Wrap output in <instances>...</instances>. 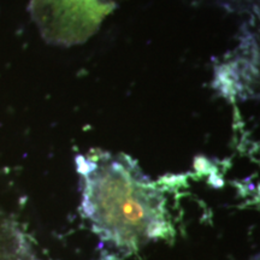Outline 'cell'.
Here are the masks:
<instances>
[{
	"label": "cell",
	"mask_w": 260,
	"mask_h": 260,
	"mask_svg": "<svg viewBox=\"0 0 260 260\" xmlns=\"http://www.w3.org/2000/svg\"><path fill=\"white\" fill-rule=\"evenodd\" d=\"M77 161L82 210L104 239L138 248L169 232L164 198L132 158L98 152Z\"/></svg>",
	"instance_id": "cell-1"
},
{
	"label": "cell",
	"mask_w": 260,
	"mask_h": 260,
	"mask_svg": "<svg viewBox=\"0 0 260 260\" xmlns=\"http://www.w3.org/2000/svg\"><path fill=\"white\" fill-rule=\"evenodd\" d=\"M31 14L47 41L71 46L92 37L107 15L111 0H31Z\"/></svg>",
	"instance_id": "cell-2"
},
{
	"label": "cell",
	"mask_w": 260,
	"mask_h": 260,
	"mask_svg": "<svg viewBox=\"0 0 260 260\" xmlns=\"http://www.w3.org/2000/svg\"><path fill=\"white\" fill-rule=\"evenodd\" d=\"M0 260H37L17 223L0 212Z\"/></svg>",
	"instance_id": "cell-3"
}]
</instances>
